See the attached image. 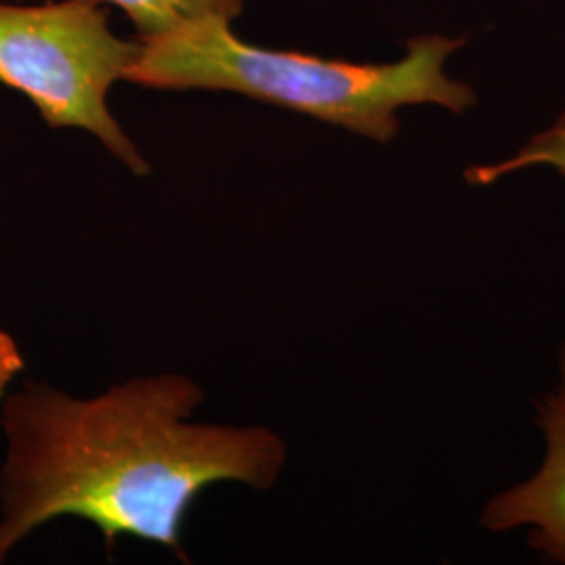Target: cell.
<instances>
[{"label": "cell", "instance_id": "obj_1", "mask_svg": "<svg viewBox=\"0 0 565 565\" xmlns=\"http://www.w3.org/2000/svg\"><path fill=\"white\" fill-rule=\"evenodd\" d=\"M202 385L182 373L135 377L95 398L30 384L2 408L0 564L36 527L81 518L111 553L120 536L186 562L182 527L210 486L268 490L287 446L264 425L195 424Z\"/></svg>", "mask_w": 565, "mask_h": 565}, {"label": "cell", "instance_id": "obj_2", "mask_svg": "<svg viewBox=\"0 0 565 565\" xmlns=\"http://www.w3.org/2000/svg\"><path fill=\"white\" fill-rule=\"evenodd\" d=\"M141 53L126 81L156 90H218L268 103L375 142L401 132L398 111L436 105L465 114L476 90L450 78L445 63L465 36L424 34L404 42L403 60L359 63L242 41L231 21L202 20L139 39Z\"/></svg>", "mask_w": 565, "mask_h": 565}, {"label": "cell", "instance_id": "obj_3", "mask_svg": "<svg viewBox=\"0 0 565 565\" xmlns=\"http://www.w3.org/2000/svg\"><path fill=\"white\" fill-rule=\"evenodd\" d=\"M141 42L111 32L97 0L0 2V84L28 97L51 128H81L132 174L149 162L107 105L139 60Z\"/></svg>", "mask_w": 565, "mask_h": 565}, {"label": "cell", "instance_id": "obj_4", "mask_svg": "<svg viewBox=\"0 0 565 565\" xmlns=\"http://www.w3.org/2000/svg\"><path fill=\"white\" fill-rule=\"evenodd\" d=\"M536 425L545 438V461L525 482L494 494L480 524L490 532L527 527L530 546L539 555L565 564V342L559 384L536 398Z\"/></svg>", "mask_w": 565, "mask_h": 565}, {"label": "cell", "instance_id": "obj_5", "mask_svg": "<svg viewBox=\"0 0 565 565\" xmlns=\"http://www.w3.org/2000/svg\"><path fill=\"white\" fill-rule=\"evenodd\" d=\"M118 7L132 21L139 39L166 34L179 25L202 20L233 21L245 0H97Z\"/></svg>", "mask_w": 565, "mask_h": 565}, {"label": "cell", "instance_id": "obj_6", "mask_svg": "<svg viewBox=\"0 0 565 565\" xmlns=\"http://www.w3.org/2000/svg\"><path fill=\"white\" fill-rule=\"evenodd\" d=\"M530 168H551L565 177V109L557 120L543 132L534 135L513 156L501 162L469 166L463 179L476 186H488Z\"/></svg>", "mask_w": 565, "mask_h": 565}, {"label": "cell", "instance_id": "obj_7", "mask_svg": "<svg viewBox=\"0 0 565 565\" xmlns=\"http://www.w3.org/2000/svg\"><path fill=\"white\" fill-rule=\"evenodd\" d=\"M21 369H23V359H21L18 343L13 342L9 333L0 329V401Z\"/></svg>", "mask_w": 565, "mask_h": 565}]
</instances>
